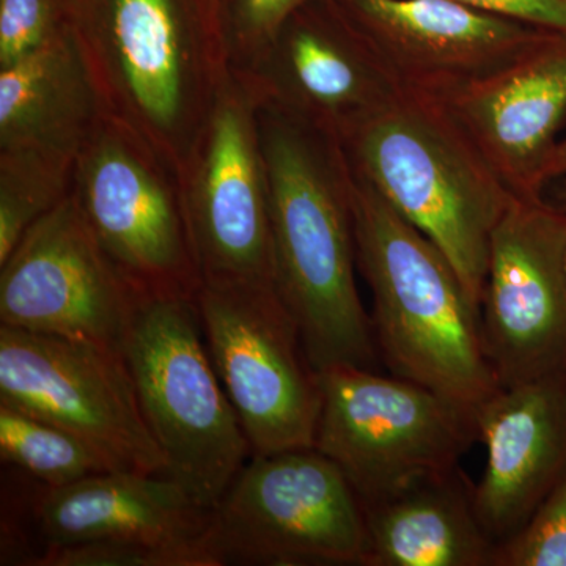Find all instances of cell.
Instances as JSON below:
<instances>
[{
    "label": "cell",
    "instance_id": "cell-28",
    "mask_svg": "<svg viewBox=\"0 0 566 566\" xmlns=\"http://www.w3.org/2000/svg\"><path fill=\"white\" fill-rule=\"evenodd\" d=\"M560 177H566V137L558 142L556 151H554L546 170L547 182Z\"/></svg>",
    "mask_w": 566,
    "mask_h": 566
},
{
    "label": "cell",
    "instance_id": "cell-23",
    "mask_svg": "<svg viewBox=\"0 0 566 566\" xmlns=\"http://www.w3.org/2000/svg\"><path fill=\"white\" fill-rule=\"evenodd\" d=\"M31 566H218L207 539L192 543L148 539H102L51 547L32 558Z\"/></svg>",
    "mask_w": 566,
    "mask_h": 566
},
{
    "label": "cell",
    "instance_id": "cell-18",
    "mask_svg": "<svg viewBox=\"0 0 566 566\" xmlns=\"http://www.w3.org/2000/svg\"><path fill=\"white\" fill-rule=\"evenodd\" d=\"M31 506L43 542L40 553L102 539L202 542L210 520V512L169 476L132 471L102 472L59 488L40 485Z\"/></svg>",
    "mask_w": 566,
    "mask_h": 566
},
{
    "label": "cell",
    "instance_id": "cell-7",
    "mask_svg": "<svg viewBox=\"0 0 566 566\" xmlns=\"http://www.w3.org/2000/svg\"><path fill=\"white\" fill-rule=\"evenodd\" d=\"M315 449L344 472L364 505L460 465L480 441L476 409L398 376L335 365L318 371Z\"/></svg>",
    "mask_w": 566,
    "mask_h": 566
},
{
    "label": "cell",
    "instance_id": "cell-26",
    "mask_svg": "<svg viewBox=\"0 0 566 566\" xmlns=\"http://www.w3.org/2000/svg\"><path fill=\"white\" fill-rule=\"evenodd\" d=\"M66 31L62 0H0V69Z\"/></svg>",
    "mask_w": 566,
    "mask_h": 566
},
{
    "label": "cell",
    "instance_id": "cell-10",
    "mask_svg": "<svg viewBox=\"0 0 566 566\" xmlns=\"http://www.w3.org/2000/svg\"><path fill=\"white\" fill-rule=\"evenodd\" d=\"M259 109L251 88L230 70L180 178L202 282L274 285Z\"/></svg>",
    "mask_w": 566,
    "mask_h": 566
},
{
    "label": "cell",
    "instance_id": "cell-29",
    "mask_svg": "<svg viewBox=\"0 0 566 566\" xmlns=\"http://www.w3.org/2000/svg\"><path fill=\"white\" fill-rule=\"evenodd\" d=\"M565 214H566V205L564 207ZM565 263H566V232H565Z\"/></svg>",
    "mask_w": 566,
    "mask_h": 566
},
{
    "label": "cell",
    "instance_id": "cell-13",
    "mask_svg": "<svg viewBox=\"0 0 566 566\" xmlns=\"http://www.w3.org/2000/svg\"><path fill=\"white\" fill-rule=\"evenodd\" d=\"M136 292L103 251L73 192L0 264V324L122 353Z\"/></svg>",
    "mask_w": 566,
    "mask_h": 566
},
{
    "label": "cell",
    "instance_id": "cell-22",
    "mask_svg": "<svg viewBox=\"0 0 566 566\" xmlns=\"http://www.w3.org/2000/svg\"><path fill=\"white\" fill-rule=\"evenodd\" d=\"M0 458L40 485L59 488L117 471L95 447L65 428L0 403Z\"/></svg>",
    "mask_w": 566,
    "mask_h": 566
},
{
    "label": "cell",
    "instance_id": "cell-17",
    "mask_svg": "<svg viewBox=\"0 0 566 566\" xmlns=\"http://www.w3.org/2000/svg\"><path fill=\"white\" fill-rule=\"evenodd\" d=\"M486 465L476 515L495 546L521 531L566 476V371L499 387L476 409Z\"/></svg>",
    "mask_w": 566,
    "mask_h": 566
},
{
    "label": "cell",
    "instance_id": "cell-30",
    "mask_svg": "<svg viewBox=\"0 0 566 566\" xmlns=\"http://www.w3.org/2000/svg\"><path fill=\"white\" fill-rule=\"evenodd\" d=\"M221 3H222V10H223V3H226V0H221Z\"/></svg>",
    "mask_w": 566,
    "mask_h": 566
},
{
    "label": "cell",
    "instance_id": "cell-4",
    "mask_svg": "<svg viewBox=\"0 0 566 566\" xmlns=\"http://www.w3.org/2000/svg\"><path fill=\"white\" fill-rule=\"evenodd\" d=\"M340 145L353 172L444 253L482 307L491 238L516 197L444 109L401 91L354 126Z\"/></svg>",
    "mask_w": 566,
    "mask_h": 566
},
{
    "label": "cell",
    "instance_id": "cell-1",
    "mask_svg": "<svg viewBox=\"0 0 566 566\" xmlns=\"http://www.w3.org/2000/svg\"><path fill=\"white\" fill-rule=\"evenodd\" d=\"M270 182L275 292L316 371L378 370L374 324L357 292L353 170L340 142L260 106Z\"/></svg>",
    "mask_w": 566,
    "mask_h": 566
},
{
    "label": "cell",
    "instance_id": "cell-8",
    "mask_svg": "<svg viewBox=\"0 0 566 566\" xmlns=\"http://www.w3.org/2000/svg\"><path fill=\"white\" fill-rule=\"evenodd\" d=\"M193 300L252 457L314 449L322 406L318 371L275 286L202 282Z\"/></svg>",
    "mask_w": 566,
    "mask_h": 566
},
{
    "label": "cell",
    "instance_id": "cell-9",
    "mask_svg": "<svg viewBox=\"0 0 566 566\" xmlns=\"http://www.w3.org/2000/svg\"><path fill=\"white\" fill-rule=\"evenodd\" d=\"M73 196L134 292L196 296L180 177L128 126L104 115L77 153Z\"/></svg>",
    "mask_w": 566,
    "mask_h": 566
},
{
    "label": "cell",
    "instance_id": "cell-19",
    "mask_svg": "<svg viewBox=\"0 0 566 566\" xmlns=\"http://www.w3.org/2000/svg\"><path fill=\"white\" fill-rule=\"evenodd\" d=\"M474 488L457 465L364 505L365 566H494Z\"/></svg>",
    "mask_w": 566,
    "mask_h": 566
},
{
    "label": "cell",
    "instance_id": "cell-15",
    "mask_svg": "<svg viewBox=\"0 0 566 566\" xmlns=\"http://www.w3.org/2000/svg\"><path fill=\"white\" fill-rule=\"evenodd\" d=\"M233 73L259 106L338 142L401 92L333 0L297 10L251 69Z\"/></svg>",
    "mask_w": 566,
    "mask_h": 566
},
{
    "label": "cell",
    "instance_id": "cell-6",
    "mask_svg": "<svg viewBox=\"0 0 566 566\" xmlns=\"http://www.w3.org/2000/svg\"><path fill=\"white\" fill-rule=\"evenodd\" d=\"M207 545L218 566H365L359 495L315 449L251 457L211 509Z\"/></svg>",
    "mask_w": 566,
    "mask_h": 566
},
{
    "label": "cell",
    "instance_id": "cell-21",
    "mask_svg": "<svg viewBox=\"0 0 566 566\" xmlns=\"http://www.w3.org/2000/svg\"><path fill=\"white\" fill-rule=\"evenodd\" d=\"M76 158L41 148L0 150V264L33 223L69 199Z\"/></svg>",
    "mask_w": 566,
    "mask_h": 566
},
{
    "label": "cell",
    "instance_id": "cell-24",
    "mask_svg": "<svg viewBox=\"0 0 566 566\" xmlns=\"http://www.w3.org/2000/svg\"><path fill=\"white\" fill-rule=\"evenodd\" d=\"M308 2L312 0H226L222 17L230 70L251 69L285 22Z\"/></svg>",
    "mask_w": 566,
    "mask_h": 566
},
{
    "label": "cell",
    "instance_id": "cell-16",
    "mask_svg": "<svg viewBox=\"0 0 566 566\" xmlns=\"http://www.w3.org/2000/svg\"><path fill=\"white\" fill-rule=\"evenodd\" d=\"M431 99L516 199H543L566 118V33H553L504 70Z\"/></svg>",
    "mask_w": 566,
    "mask_h": 566
},
{
    "label": "cell",
    "instance_id": "cell-20",
    "mask_svg": "<svg viewBox=\"0 0 566 566\" xmlns=\"http://www.w3.org/2000/svg\"><path fill=\"white\" fill-rule=\"evenodd\" d=\"M106 114L84 55L66 31L0 69V150L77 156Z\"/></svg>",
    "mask_w": 566,
    "mask_h": 566
},
{
    "label": "cell",
    "instance_id": "cell-5",
    "mask_svg": "<svg viewBox=\"0 0 566 566\" xmlns=\"http://www.w3.org/2000/svg\"><path fill=\"white\" fill-rule=\"evenodd\" d=\"M193 297L136 293L122 357L166 476L211 512L252 449L216 374Z\"/></svg>",
    "mask_w": 566,
    "mask_h": 566
},
{
    "label": "cell",
    "instance_id": "cell-11",
    "mask_svg": "<svg viewBox=\"0 0 566 566\" xmlns=\"http://www.w3.org/2000/svg\"><path fill=\"white\" fill-rule=\"evenodd\" d=\"M0 403L65 428L117 471L166 475L122 353L0 324Z\"/></svg>",
    "mask_w": 566,
    "mask_h": 566
},
{
    "label": "cell",
    "instance_id": "cell-14",
    "mask_svg": "<svg viewBox=\"0 0 566 566\" xmlns=\"http://www.w3.org/2000/svg\"><path fill=\"white\" fill-rule=\"evenodd\" d=\"M401 91L436 98L504 70L553 31L457 0H333Z\"/></svg>",
    "mask_w": 566,
    "mask_h": 566
},
{
    "label": "cell",
    "instance_id": "cell-2",
    "mask_svg": "<svg viewBox=\"0 0 566 566\" xmlns=\"http://www.w3.org/2000/svg\"><path fill=\"white\" fill-rule=\"evenodd\" d=\"M104 111L181 178L230 73L221 0H62Z\"/></svg>",
    "mask_w": 566,
    "mask_h": 566
},
{
    "label": "cell",
    "instance_id": "cell-3",
    "mask_svg": "<svg viewBox=\"0 0 566 566\" xmlns=\"http://www.w3.org/2000/svg\"><path fill=\"white\" fill-rule=\"evenodd\" d=\"M353 210L357 266L374 294L381 363L390 375L479 409L499 382L483 342L482 311L455 268L354 172Z\"/></svg>",
    "mask_w": 566,
    "mask_h": 566
},
{
    "label": "cell",
    "instance_id": "cell-27",
    "mask_svg": "<svg viewBox=\"0 0 566 566\" xmlns=\"http://www.w3.org/2000/svg\"><path fill=\"white\" fill-rule=\"evenodd\" d=\"M546 31L566 33V0H457Z\"/></svg>",
    "mask_w": 566,
    "mask_h": 566
},
{
    "label": "cell",
    "instance_id": "cell-12",
    "mask_svg": "<svg viewBox=\"0 0 566 566\" xmlns=\"http://www.w3.org/2000/svg\"><path fill=\"white\" fill-rule=\"evenodd\" d=\"M566 214L515 199L491 238L482 333L499 387L566 371Z\"/></svg>",
    "mask_w": 566,
    "mask_h": 566
},
{
    "label": "cell",
    "instance_id": "cell-25",
    "mask_svg": "<svg viewBox=\"0 0 566 566\" xmlns=\"http://www.w3.org/2000/svg\"><path fill=\"white\" fill-rule=\"evenodd\" d=\"M494 566H566V476L526 526L495 546Z\"/></svg>",
    "mask_w": 566,
    "mask_h": 566
}]
</instances>
